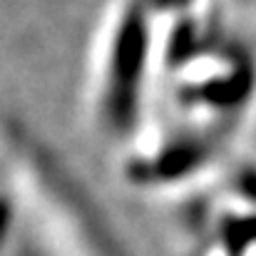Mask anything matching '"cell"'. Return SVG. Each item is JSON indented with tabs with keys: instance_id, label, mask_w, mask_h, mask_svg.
Masks as SVG:
<instances>
[{
	"instance_id": "1",
	"label": "cell",
	"mask_w": 256,
	"mask_h": 256,
	"mask_svg": "<svg viewBox=\"0 0 256 256\" xmlns=\"http://www.w3.org/2000/svg\"><path fill=\"white\" fill-rule=\"evenodd\" d=\"M150 52V28H147V0L132 2L114 32L107 87H104V117L112 127H130L137 110V92L144 75Z\"/></svg>"
}]
</instances>
